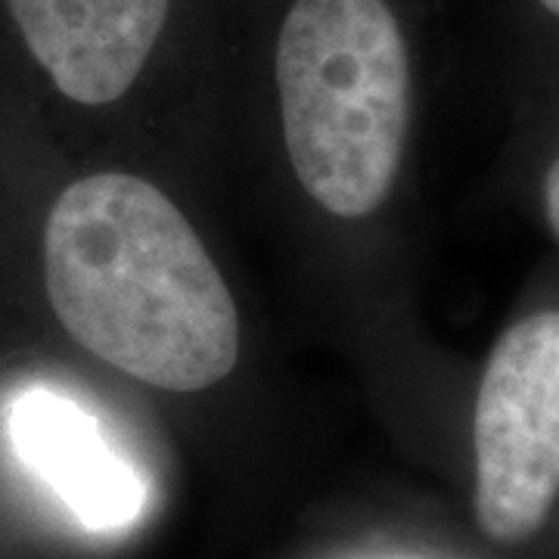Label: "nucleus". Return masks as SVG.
<instances>
[{"label": "nucleus", "instance_id": "1", "mask_svg": "<svg viewBox=\"0 0 559 559\" xmlns=\"http://www.w3.org/2000/svg\"><path fill=\"white\" fill-rule=\"evenodd\" d=\"M44 277L66 333L146 385L200 392L237 364L234 296L150 180L109 171L66 187L47 218Z\"/></svg>", "mask_w": 559, "mask_h": 559}, {"label": "nucleus", "instance_id": "2", "mask_svg": "<svg viewBox=\"0 0 559 559\" xmlns=\"http://www.w3.org/2000/svg\"><path fill=\"white\" fill-rule=\"evenodd\" d=\"M286 150L336 218L377 212L399 175L411 66L385 0H296L277 38Z\"/></svg>", "mask_w": 559, "mask_h": 559}, {"label": "nucleus", "instance_id": "3", "mask_svg": "<svg viewBox=\"0 0 559 559\" xmlns=\"http://www.w3.org/2000/svg\"><path fill=\"white\" fill-rule=\"evenodd\" d=\"M476 516L498 544H520L559 498V311L513 323L476 399Z\"/></svg>", "mask_w": 559, "mask_h": 559}, {"label": "nucleus", "instance_id": "4", "mask_svg": "<svg viewBox=\"0 0 559 559\" xmlns=\"http://www.w3.org/2000/svg\"><path fill=\"white\" fill-rule=\"evenodd\" d=\"M62 97L106 106L138 81L171 0H3Z\"/></svg>", "mask_w": 559, "mask_h": 559}, {"label": "nucleus", "instance_id": "5", "mask_svg": "<svg viewBox=\"0 0 559 559\" xmlns=\"http://www.w3.org/2000/svg\"><path fill=\"white\" fill-rule=\"evenodd\" d=\"M10 441L91 532H119L138 520L146 488L138 469L103 436L100 423L53 389H28L10 407Z\"/></svg>", "mask_w": 559, "mask_h": 559}, {"label": "nucleus", "instance_id": "6", "mask_svg": "<svg viewBox=\"0 0 559 559\" xmlns=\"http://www.w3.org/2000/svg\"><path fill=\"white\" fill-rule=\"evenodd\" d=\"M544 205H547V221H550V230L559 240V159L550 165L547 180H544Z\"/></svg>", "mask_w": 559, "mask_h": 559}, {"label": "nucleus", "instance_id": "7", "mask_svg": "<svg viewBox=\"0 0 559 559\" xmlns=\"http://www.w3.org/2000/svg\"><path fill=\"white\" fill-rule=\"evenodd\" d=\"M540 3H544L554 16H559V0H540Z\"/></svg>", "mask_w": 559, "mask_h": 559}]
</instances>
